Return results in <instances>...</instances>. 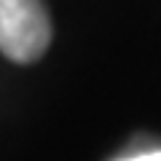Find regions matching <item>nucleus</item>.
<instances>
[{
  "label": "nucleus",
  "mask_w": 161,
  "mask_h": 161,
  "mask_svg": "<svg viewBox=\"0 0 161 161\" xmlns=\"http://www.w3.org/2000/svg\"><path fill=\"white\" fill-rule=\"evenodd\" d=\"M51 43V22L43 0H0V51L11 62L30 64Z\"/></svg>",
  "instance_id": "nucleus-1"
},
{
  "label": "nucleus",
  "mask_w": 161,
  "mask_h": 161,
  "mask_svg": "<svg viewBox=\"0 0 161 161\" xmlns=\"http://www.w3.org/2000/svg\"><path fill=\"white\" fill-rule=\"evenodd\" d=\"M118 161H161V148H153V150H140V153H132V156H124Z\"/></svg>",
  "instance_id": "nucleus-2"
}]
</instances>
